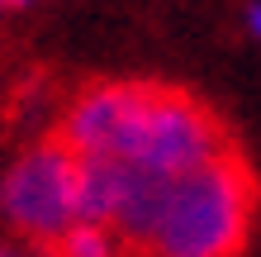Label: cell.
Masks as SVG:
<instances>
[{"label": "cell", "instance_id": "cell-1", "mask_svg": "<svg viewBox=\"0 0 261 257\" xmlns=\"http://www.w3.org/2000/svg\"><path fill=\"white\" fill-rule=\"evenodd\" d=\"M252 195V172L228 143L171 181L147 243L128 257H233L247 238Z\"/></svg>", "mask_w": 261, "mask_h": 257}, {"label": "cell", "instance_id": "cell-2", "mask_svg": "<svg viewBox=\"0 0 261 257\" xmlns=\"http://www.w3.org/2000/svg\"><path fill=\"white\" fill-rule=\"evenodd\" d=\"M223 148H228L223 124L199 100L166 90V86H143L124 129L114 133V143L100 157H128V162H147L166 176H180L199 162H209L214 153H223Z\"/></svg>", "mask_w": 261, "mask_h": 257}, {"label": "cell", "instance_id": "cell-3", "mask_svg": "<svg viewBox=\"0 0 261 257\" xmlns=\"http://www.w3.org/2000/svg\"><path fill=\"white\" fill-rule=\"evenodd\" d=\"M0 205L14 229L43 238V243H57L76 224V153L62 138L29 148L5 172Z\"/></svg>", "mask_w": 261, "mask_h": 257}, {"label": "cell", "instance_id": "cell-4", "mask_svg": "<svg viewBox=\"0 0 261 257\" xmlns=\"http://www.w3.org/2000/svg\"><path fill=\"white\" fill-rule=\"evenodd\" d=\"M138 90H143V81H114V86L86 90V96L67 110L62 133H57V138H62L76 157H95V153H105V148L114 143V133L124 129L128 110L138 105Z\"/></svg>", "mask_w": 261, "mask_h": 257}, {"label": "cell", "instance_id": "cell-5", "mask_svg": "<svg viewBox=\"0 0 261 257\" xmlns=\"http://www.w3.org/2000/svg\"><path fill=\"white\" fill-rule=\"evenodd\" d=\"M57 252L62 257H119V238L105 229V224H90V219H76L71 229L57 238Z\"/></svg>", "mask_w": 261, "mask_h": 257}, {"label": "cell", "instance_id": "cell-6", "mask_svg": "<svg viewBox=\"0 0 261 257\" xmlns=\"http://www.w3.org/2000/svg\"><path fill=\"white\" fill-rule=\"evenodd\" d=\"M247 24H252V34H256V38H261V0H256V5H252V10H247Z\"/></svg>", "mask_w": 261, "mask_h": 257}, {"label": "cell", "instance_id": "cell-7", "mask_svg": "<svg viewBox=\"0 0 261 257\" xmlns=\"http://www.w3.org/2000/svg\"><path fill=\"white\" fill-rule=\"evenodd\" d=\"M0 257H14V252H5V248H0Z\"/></svg>", "mask_w": 261, "mask_h": 257}, {"label": "cell", "instance_id": "cell-8", "mask_svg": "<svg viewBox=\"0 0 261 257\" xmlns=\"http://www.w3.org/2000/svg\"><path fill=\"white\" fill-rule=\"evenodd\" d=\"M14 5H29V0H14Z\"/></svg>", "mask_w": 261, "mask_h": 257}]
</instances>
